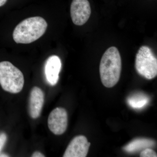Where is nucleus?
Segmentation results:
<instances>
[{
	"label": "nucleus",
	"mask_w": 157,
	"mask_h": 157,
	"mask_svg": "<svg viewBox=\"0 0 157 157\" xmlns=\"http://www.w3.org/2000/svg\"><path fill=\"white\" fill-rule=\"evenodd\" d=\"M121 70V59L119 52L114 46L104 52L100 65L101 82L105 87L111 88L118 82Z\"/></svg>",
	"instance_id": "obj_1"
},
{
	"label": "nucleus",
	"mask_w": 157,
	"mask_h": 157,
	"mask_svg": "<svg viewBox=\"0 0 157 157\" xmlns=\"http://www.w3.org/2000/svg\"><path fill=\"white\" fill-rule=\"evenodd\" d=\"M47 27L48 24L43 17H29L16 26L13 31V39L18 44H29L42 37Z\"/></svg>",
	"instance_id": "obj_2"
},
{
	"label": "nucleus",
	"mask_w": 157,
	"mask_h": 157,
	"mask_svg": "<svg viewBox=\"0 0 157 157\" xmlns=\"http://www.w3.org/2000/svg\"><path fill=\"white\" fill-rule=\"evenodd\" d=\"M25 79L22 72L9 61L0 62V85L6 91L17 94L22 90Z\"/></svg>",
	"instance_id": "obj_3"
},
{
	"label": "nucleus",
	"mask_w": 157,
	"mask_h": 157,
	"mask_svg": "<svg viewBox=\"0 0 157 157\" xmlns=\"http://www.w3.org/2000/svg\"><path fill=\"white\" fill-rule=\"evenodd\" d=\"M135 68L138 74L147 79L157 75V59L151 48L142 46L137 52L135 59Z\"/></svg>",
	"instance_id": "obj_4"
},
{
	"label": "nucleus",
	"mask_w": 157,
	"mask_h": 157,
	"mask_svg": "<svg viewBox=\"0 0 157 157\" xmlns=\"http://www.w3.org/2000/svg\"><path fill=\"white\" fill-rule=\"evenodd\" d=\"M48 128L54 135L64 134L68 126V114L64 108L57 107L52 110L48 116Z\"/></svg>",
	"instance_id": "obj_5"
},
{
	"label": "nucleus",
	"mask_w": 157,
	"mask_h": 157,
	"mask_svg": "<svg viewBox=\"0 0 157 157\" xmlns=\"http://www.w3.org/2000/svg\"><path fill=\"white\" fill-rule=\"evenodd\" d=\"M91 10L88 0H73L70 6L72 21L76 25L81 26L87 22Z\"/></svg>",
	"instance_id": "obj_6"
},
{
	"label": "nucleus",
	"mask_w": 157,
	"mask_h": 157,
	"mask_svg": "<svg viewBox=\"0 0 157 157\" xmlns=\"http://www.w3.org/2000/svg\"><path fill=\"white\" fill-rule=\"evenodd\" d=\"M90 145L86 137L83 135L76 136L69 144L63 157H86Z\"/></svg>",
	"instance_id": "obj_7"
},
{
	"label": "nucleus",
	"mask_w": 157,
	"mask_h": 157,
	"mask_svg": "<svg viewBox=\"0 0 157 157\" xmlns=\"http://www.w3.org/2000/svg\"><path fill=\"white\" fill-rule=\"evenodd\" d=\"M44 94L41 89L35 86L31 90L29 100V112L32 118L40 116L44 102Z\"/></svg>",
	"instance_id": "obj_8"
},
{
	"label": "nucleus",
	"mask_w": 157,
	"mask_h": 157,
	"mask_svg": "<svg viewBox=\"0 0 157 157\" xmlns=\"http://www.w3.org/2000/svg\"><path fill=\"white\" fill-rule=\"evenodd\" d=\"M61 67V61L59 56H52L47 59L45 65V75L50 85L53 86L57 83Z\"/></svg>",
	"instance_id": "obj_9"
},
{
	"label": "nucleus",
	"mask_w": 157,
	"mask_h": 157,
	"mask_svg": "<svg viewBox=\"0 0 157 157\" xmlns=\"http://www.w3.org/2000/svg\"><path fill=\"white\" fill-rule=\"evenodd\" d=\"M154 140L145 138H139L134 140L124 147V150L127 152L133 153L154 146Z\"/></svg>",
	"instance_id": "obj_10"
},
{
	"label": "nucleus",
	"mask_w": 157,
	"mask_h": 157,
	"mask_svg": "<svg viewBox=\"0 0 157 157\" xmlns=\"http://www.w3.org/2000/svg\"><path fill=\"white\" fill-rule=\"evenodd\" d=\"M149 99L144 96H135L128 99V103L130 106L135 109L142 108L148 103Z\"/></svg>",
	"instance_id": "obj_11"
},
{
	"label": "nucleus",
	"mask_w": 157,
	"mask_h": 157,
	"mask_svg": "<svg viewBox=\"0 0 157 157\" xmlns=\"http://www.w3.org/2000/svg\"><path fill=\"white\" fill-rule=\"evenodd\" d=\"M141 157H157V155L152 149L146 148L144 149L140 154Z\"/></svg>",
	"instance_id": "obj_12"
},
{
	"label": "nucleus",
	"mask_w": 157,
	"mask_h": 157,
	"mask_svg": "<svg viewBox=\"0 0 157 157\" xmlns=\"http://www.w3.org/2000/svg\"><path fill=\"white\" fill-rule=\"evenodd\" d=\"M7 140V136L6 133H0V152L2 149Z\"/></svg>",
	"instance_id": "obj_13"
},
{
	"label": "nucleus",
	"mask_w": 157,
	"mask_h": 157,
	"mask_svg": "<svg viewBox=\"0 0 157 157\" xmlns=\"http://www.w3.org/2000/svg\"><path fill=\"white\" fill-rule=\"evenodd\" d=\"M32 157H45L44 155L42 154L41 152L39 151H35V152L32 155Z\"/></svg>",
	"instance_id": "obj_14"
},
{
	"label": "nucleus",
	"mask_w": 157,
	"mask_h": 157,
	"mask_svg": "<svg viewBox=\"0 0 157 157\" xmlns=\"http://www.w3.org/2000/svg\"><path fill=\"white\" fill-rule=\"evenodd\" d=\"M7 2V0H0V7L4 6Z\"/></svg>",
	"instance_id": "obj_15"
},
{
	"label": "nucleus",
	"mask_w": 157,
	"mask_h": 157,
	"mask_svg": "<svg viewBox=\"0 0 157 157\" xmlns=\"http://www.w3.org/2000/svg\"><path fill=\"white\" fill-rule=\"evenodd\" d=\"M9 156L7 155L2 154L0 155V157H9Z\"/></svg>",
	"instance_id": "obj_16"
}]
</instances>
